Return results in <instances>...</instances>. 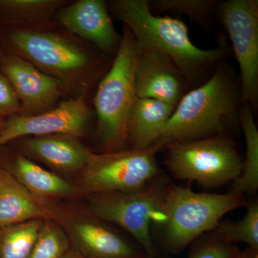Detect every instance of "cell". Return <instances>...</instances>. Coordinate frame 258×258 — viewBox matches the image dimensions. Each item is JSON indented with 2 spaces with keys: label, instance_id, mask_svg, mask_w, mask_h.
Returning a JSON list of instances; mask_svg holds the SVG:
<instances>
[{
  "label": "cell",
  "instance_id": "13",
  "mask_svg": "<svg viewBox=\"0 0 258 258\" xmlns=\"http://www.w3.org/2000/svg\"><path fill=\"white\" fill-rule=\"evenodd\" d=\"M57 20L66 30L107 52L118 51L122 37L115 31L101 0H79L61 8Z\"/></svg>",
  "mask_w": 258,
  "mask_h": 258
},
{
  "label": "cell",
  "instance_id": "19",
  "mask_svg": "<svg viewBox=\"0 0 258 258\" xmlns=\"http://www.w3.org/2000/svg\"><path fill=\"white\" fill-rule=\"evenodd\" d=\"M239 119L245 138L246 157L232 191L244 195L256 192L258 189V130L252 108L247 105L244 104L239 111Z\"/></svg>",
  "mask_w": 258,
  "mask_h": 258
},
{
  "label": "cell",
  "instance_id": "10",
  "mask_svg": "<svg viewBox=\"0 0 258 258\" xmlns=\"http://www.w3.org/2000/svg\"><path fill=\"white\" fill-rule=\"evenodd\" d=\"M89 111L82 96L61 102L49 111L9 117L0 131V147L24 137L64 134L79 137L86 130Z\"/></svg>",
  "mask_w": 258,
  "mask_h": 258
},
{
  "label": "cell",
  "instance_id": "23",
  "mask_svg": "<svg viewBox=\"0 0 258 258\" xmlns=\"http://www.w3.org/2000/svg\"><path fill=\"white\" fill-rule=\"evenodd\" d=\"M69 247V240L56 220H44L28 258H60Z\"/></svg>",
  "mask_w": 258,
  "mask_h": 258
},
{
  "label": "cell",
  "instance_id": "21",
  "mask_svg": "<svg viewBox=\"0 0 258 258\" xmlns=\"http://www.w3.org/2000/svg\"><path fill=\"white\" fill-rule=\"evenodd\" d=\"M43 221L29 220L2 228L0 258H28Z\"/></svg>",
  "mask_w": 258,
  "mask_h": 258
},
{
  "label": "cell",
  "instance_id": "9",
  "mask_svg": "<svg viewBox=\"0 0 258 258\" xmlns=\"http://www.w3.org/2000/svg\"><path fill=\"white\" fill-rule=\"evenodd\" d=\"M220 13L240 66L241 101L252 108L258 96V1L230 0Z\"/></svg>",
  "mask_w": 258,
  "mask_h": 258
},
{
  "label": "cell",
  "instance_id": "22",
  "mask_svg": "<svg viewBox=\"0 0 258 258\" xmlns=\"http://www.w3.org/2000/svg\"><path fill=\"white\" fill-rule=\"evenodd\" d=\"M245 206L244 217L237 221H220L212 234L227 243L244 242L248 247L258 249V203L253 200L247 202Z\"/></svg>",
  "mask_w": 258,
  "mask_h": 258
},
{
  "label": "cell",
  "instance_id": "2",
  "mask_svg": "<svg viewBox=\"0 0 258 258\" xmlns=\"http://www.w3.org/2000/svg\"><path fill=\"white\" fill-rule=\"evenodd\" d=\"M239 96L230 73L217 69L205 84L181 97L150 149L157 153L170 144L217 136L239 112Z\"/></svg>",
  "mask_w": 258,
  "mask_h": 258
},
{
  "label": "cell",
  "instance_id": "20",
  "mask_svg": "<svg viewBox=\"0 0 258 258\" xmlns=\"http://www.w3.org/2000/svg\"><path fill=\"white\" fill-rule=\"evenodd\" d=\"M63 4L57 0H0V16L25 25L42 23Z\"/></svg>",
  "mask_w": 258,
  "mask_h": 258
},
{
  "label": "cell",
  "instance_id": "18",
  "mask_svg": "<svg viewBox=\"0 0 258 258\" xmlns=\"http://www.w3.org/2000/svg\"><path fill=\"white\" fill-rule=\"evenodd\" d=\"M10 173L32 195L45 201L51 198H71L79 193L76 186L25 156L15 158Z\"/></svg>",
  "mask_w": 258,
  "mask_h": 258
},
{
  "label": "cell",
  "instance_id": "25",
  "mask_svg": "<svg viewBox=\"0 0 258 258\" xmlns=\"http://www.w3.org/2000/svg\"><path fill=\"white\" fill-rule=\"evenodd\" d=\"M239 249L235 244L219 240L212 234L195 246L188 258H234Z\"/></svg>",
  "mask_w": 258,
  "mask_h": 258
},
{
  "label": "cell",
  "instance_id": "3",
  "mask_svg": "<svg viewBox=\"0 0 258 258\" xmlns=\"http://www.w3.org/2000/svg\"><path fill=\"white\" fill-rule=\"evenodd\" d=\"M242 194L196 192L190 186L167 184L160 210L161 245L179 253L204 232H212L228 212L245 206Z\"/></svg>",
  "mask_w": 258,
  "mask_h": 258
},
{
  "label": "cell",
  "instance_id": "16",
  "mask_svg": "<svg viewBox=\"0 0 258 258\" xmlns=\"http://www.w3.org/2000/svg\"><path fill=\"white\" fill-rule=\"evenodd\" d=\"M73 235L93 258H149L98 219L76 222Z\"/></svg>",
  "mask_w": 258,
  "mask_h": 258
},
{
  "label": "cell",
  "instance_id": "27",
  "mask_svg": "<svg viewBox=\"0 0 258 258\" xmlns=\"http://www.w3.org/2000/svg\"><path fill=\"white\" fill-rule=\"evenodd\" d=\"M234 258H258V249L247 247L244 250H240L235 254Z\"/></svg>",
  "mask_w": 258,
  "mask_h": 258
},
{
  "label": "cell",
  "instance_id": "14",
  "mask_svg": "<svg viewBox=\"0 0 258 258\" xmlns=\"http://www.w3.org/2000/svg\"><path fill=\"white\" fill-rule=\"evenodd\" d=\"M58 214L48 202L37 198L9 171L0 169V227L32 220H53Z\"/></svg>",
  "mask_w": 258,
  "mask_h": 258
},
{
  "label": "cell",
  "instance_id": "15",
  "mask_svg": "<svg viewBox=\"0 0 258 258\" xmlns=\"http://www.w3.org/2000/svg\"><path fill=\"white\" fill-rule=\"evenodd\" d=\"M22 146L29 155L63 173L82 171L91 152L79 137L64 134L28 137Z\"/></svg>",
  "mask_w": 258,
  "mask_h": 258
},
{
  "label": "cell",
  "instance_id": "1",
  "mask_svg": "<svg viewBox=\"0 0 258 258\" xmlns=\"http://www.w3.org/2000/svg\"><path fill=\"white\" fill-rule=\"evenodd\" d=\"M110 7L113 14L132 32L136 45L168 56L188 81H195L227 50L222 39L215 49L203 50L195 46L184 23L171 17L155 16L147 0H116Z\"/></svg>",
  "mask_w": 258,
  "mask_h": 258
},
{
  "label": "cell",
  "instance_id": "24",
  "mask_svg": "<svg viewBox=\"0 0 258 258\" xmlns=\"http://www.w3.org/2000/svg\"><path fill=\"white\" fill-rule=\"evenodd\" d=\"M215 2L207 0H159L154 3L159 10L183 13L196 21H204L213 9Z\"/></svg>",
  "mask_w": 258,
  "mask_h": 258
},
{
  "label": "cell",
  "instance_id": "28",
  "mask_svg": "<svg viewBox=\"0 0 258 258\" xmlns=\"http://www.w3.org/2000/svg\"><path fill=\"white\" fill-rule=\"evenodd\" d=\"M2 235H3V230H2V228L0 227V246H1Z\"/></svg>",
  "mask_w": 258,
  "mask_h": 258
},
{
  "label": "cell",
  "instance_id": "6",
  "mask_svg": "<svg viewBox=\"0 0 258 258\" xmlns=\"http://www.w3.org/2000/svg\"><path fill=\"white\" fill-rule=\"evenodd\" d=\"M167 183L155 179L145 189L134 192L91 195L90 210L103 222L119 226L137 240L149 258H158L151 225L160 210Z\"/></svg>",
  "mask_w": 258,
  "mask_h": 258
},
{
  "label": "cell",
  "instance_id": "26",
  "mask_svg": "<svg viewBox=\"0 0 258 258\" xmlns=\"http://www.w3.org/2000/svg\"><path fill=\"white\" fill-rule=\"evenodd\" d=\"M22 107L17 93L4 75H0V116L20 114Z\"/></svg>",
  "mask_w": 258,
  "mask_h": 258
},
{
  "label": "cell",
  "instance_id": "8",
  "mask_svg": "<svg viewBox=\"0 0 258 258\" xmlns=\"http://www.w3.org/2000/svg\"><path fill=\"white\" fill-rule=\"evenodd\" d=\"M10 41L18 56L64 84L81 76L91 64L86 50L57 34L18 29L10 34Z\"/></svg>",
  "mask_w": 258,
  "mask_h": 258
},
{
  "label": "cell",
  "instance_id": "12",
  "mask_svg": "<svg viewBox=\"0 0 258 258\" xmlns=\"http://www.w3.org/2000/svg\"><path fill=\"white\" fill-rule=\"evenodd\" d=\"M136 49L134 81L137 97L152 98L176 107L182 97L183 77L175 64L154 49L137 45Z\"/></svg>",
  "mask_w": 258,
  "mask_h": 258
},
{
  "label": "cell",
  "instance_id": "7",
  "mask_svg": "<svg viewBox=\"0 0 258 258\" xmlns=\"http://www.w3.org/2000/svg\"><path fill=\"white\" fill-rule=\"evenodd\" d=\"M152 149H130L95 154L90 152L82 169L81 186L90 195L134 192L145 189L160 169Z\"/></svg>",
  "mask_w": 258,
  "mask_h": 258
},
{
  "label": "cell",
  "instance_id": "11",
  "mask_svg": "<svg viewBox=\"0 0 258 258\" xmlns=\"http://www.w3.org/2000/svg\"><path fill=\"white\" fill-rule=\"evenodd\" d=\"M2 70L20 100V114L35 115L52 109L66 91V84L61 80L43 72L20 56L5 57Z\"/></svg>",
  "mask_w": 258,
  "mask_h": 258
},
{
  "label": "cell",
  "instance_id": "17",
  "mask_svg": "<svg viewBox=\"0 0 258 258\" xmlns=\"http://www.w3.org/2000/svg\"><path fill=\"white\" fill-rule=\"evenodd\" d=\"M174 108L164 102L137 97L128 123V139L133 149H150L159 139Z\"/></svg>",
  "mask_w": 258,
  "mask_h": 258
},
{
  "label": "cell",
  "instance_id": "5",
  "mask_svg": "<svg viewBox=\"0 0 258 258\" xmlns=\"http://www.w3.org/2000/svg\"><path fill=\"white\" fill-rule=\"evenodd\" d=\"M165 164L178 179L217 187L240 176L242 161L230 141L220 136L170 144Z\"/></svg>",
  "mask_w": 258,
  "mask_h": 258
},
{
  "label": "cell",
  "instance_id": "4",
  "mask_svg": "<svg viewBox=\"0 0 258 258\" xmlns=\"http://www.w3.org/2000/svg\"><path fill=\"white\" fill-rule=\"evenodd\" d=\"M135 40L125 28L114 62L95 96L98 132L106 152L120 151L128 139L131 111L137 99Z\"/></svg>",
  "mask_w": 258,
  "mask_h": 258
}]
</instances>
